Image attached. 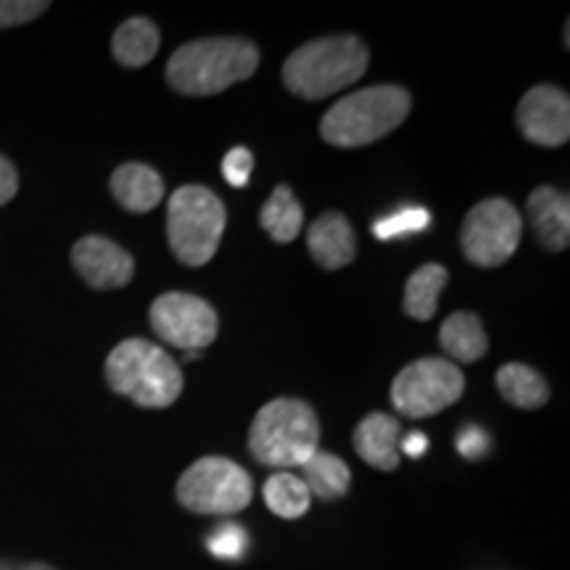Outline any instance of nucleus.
Masks as SVG:
<instances>
[{"mask_svg":"<svg viewBox=\"0 0 570 570\" xmlns=\"http://www.w3.org/2000/svg\"><path fill=\"white\" fill-rule=\"evenodd\" d=\"M259 48L244 38H204L177 48L167 61V82L183 96H217L252 80Z\"/></svg>","mask_w":570,"mask_h":570,"instance_id":"f257e3e1","label":"nucleus"},{"mask_svg":"<svg viewBox=\"0 0 570 570\" xmlns=\"http://www.w3.org/2000/svg\"><path fill=\"white\" fill-rule=\"evenodd\" d=\"M370 51L356 35H333L296 48L283 63V82L304 101H323L367 71Z\"/></svg>","mask_w":570,"mask_h":570,"instance_id":"f03ea898","label":"nucleus"},{"mask_svg":"<svg viewBox=\"0 0 570 570\" xmlns=\"http://www.w3.org/2000/svg\"><path fill=\"white\" fill-rule=\"evenodd\" d=\"M412 96L399 85L356 90L331 106L320 125L327 146L362 148L394 132L410 117Z\"/></svg>","mask_w":570,"mask_h":570,"instance_id":"7ed1b4c3","label":"nucleus"},{"mask_svg":"<svg viewBox=\"0 0 570 570\" xmlns=\"http://www.w3.org/2000/svg\"><path fill=\"white\" fill-rule=\"evenodd\" d=\"M106 381L111 391L138 407L164 410L183 394V370L151 341L130 338L111 348L106 360Z\"/></svg>","mask_w":570,"mask_h":570,"instance_id":"20e7f679","label":"nucleus"},{"mask_svg":"<svg viewBox=\"0 0 570 570\" xmlns=\"http://www.w3.org/2000/svg\"><path fill=\"white\" fill-rule=\"evenodd\" d=\"M320 446V420L302 399H273L256 412L248 449L267 468H304Z\"/></svg>","mask_w":570,"mask_h":570,"instance_id":"39448f33","label":"nucleus"},{"mask_svg":"<svg viewBox=\"0 0 570 570\" xmlns=\"http://www.w3.org/2000/svg\"><path fill=\"white\" fill-rule=\"evenodd\" d=\"M227 225L225 204L204 185H183L167 204L169 248L183 265L202 267L217 254Z\"/></svg>","mask_w":570,"mask_h":570,"instance_id":"423d86ee","label":"nucleus"},{"mask_svg":"<svg viewBox=\"0 0 570 570\" xmlns=\"http://www.w3.org/2000/svg\"><path fill=\"white\" fill-rule=\"evenodd\" d=\"M252 475L225 458L198 460L177 481V499L196 515H235L252 504Z\"/></svg>","mask_w":570,"mask_h":570,"instance_id":"0eeeda50","label":"nucleus"},{"mask_svg":"<svg viewBox=\"0 0 570 570\" xmlns=\"http://www.w3.org/2000/svg\"><path fill=\"white\" fill-rule=\"evenodd\" d=\"M462 391H465V375L454 362L425 356V360L410 362L407 367L399 370L391 383V404L399 415L423 420L460 402Z\"/></svg>","mask_w":570,"mask_h":570,"instance_id":"6e6552de","label":"nucleus"},{"mask_svg":"<svg viewBox=\"0 0 570 570\" xmlns=\"http://www.w3.org/2000/svg\"><path fill=\"white\" fill-rule=\"evenodd\" d=\"M523 219L508 198H487L462 223V254L475 267H499L518 252Z\"/></svg>","mask_w":570,"mask_h":570,"instance_id":"1a4fd4ad","label":"nucleus"},{"mask_svg":"<svg viewBox=\"0 0 570 570\" xmlns=\"http://www.w3.org/2000/svg\"><path fill=\"white\" fill-rule=\"evenodd\" d=\"M151 327L164 344L183 352H202L217 338L219 317L204 298L173 291L151 304Z\"/></svg>","mask_w":570,"mask_h":570,"instance_id":"9d476101","label":"nucleus"},{"mask_svg":"<svg viewBox=\"0 0 570 570\" xmlns=\"http://www.w3.org/2000/svg\"><path fill=\"white\" fill-rule=\"evenodd\" d=\"M515 122L533 146H566L570 138V98L554 85H537L520 98Z\"/></svg>","mask_w":570,"mask_h":570,"instance_id":"9b49d317","label":"nucleus"},{"mask_svg":"<svg viewBox=\"0 0 570 570\" xmlns=\"http://www.w3.org/2000/svg\"><path fill=\"white\" fill-rule=\"evenodd\" d=\"M71 265L90 288H125L135 275L132 256L122 246L101 235H85L71 248Z\"/></svg>","mask_w":570,"mask_h":570,"instance_id":"f8f14e48","label":"nucleus"},{"mask_svg":"<svg viewBox=\"0 0 570 570\" xmlns=\"http://www.w3.org/2000/svg\"><path fill=\"white\" fill-rule=\"evenodd\" d=\"M306 248L323 269H341L354 259L356 240L348 219L338 212L320 214L306 230Z\"/></svg>","mask_w":570,"mask_h":570,"instance_id":"ddd939ff","label":"nucleus"},{"mask_svg":"<svg viewBox=\"0 0 570 570\" xmlns=\"http://www.w3.org/2000/svg\"><path fill=\"white\" fill-rule=\"evenodd\" d=\"M399 441H402V425L386 412H370L354 431L356 454L377 470L399 468V460H402Z\"/></svg>","mask_w":570,"mask_h":570,"instance_id":"4468645a","label":"nucleus"},{"mask_svg":"<svg viewBox=\"0 0 570 570\" xmlns=\"http://www.w3.org/2000/svg\"><path fill=\"white\" fill-rule=\"evenodd\" d=\"M529 217L541 244L550 252H566L570 244V204L566 194L541 185L529 196Z\"/></svg>","mask_w":570,"mask_h":570,"instance_id":"2eb2a0df","label":"nucleus"},{"mask_svg":"<svg viewBox=\"0 0 570 570\" xmlns=\"http://www.w3.org/2000/svg\"><path fill=\"white\" fill-rule=\"evenodd\" d=\"M111 194L127 212L146 214L164 202V180L148 164L130 161L114 169Z\"/></svg>","mask_w":570,"mask_h":570,"instance_id":"dca6fc26","label":"nucleus"},{"mask_svg":"<svg viewBox=\"0 0 570 570\" xmlns=\"http://www.w3.org/2000/svg\"><path fill=\"white\" fill-rule=\"evenodd\" d=\"M439 344L454 362H479L489 352V338L483 323L473 312H454L439 331Z\"/></svg>","mask_w":570,"mask_h":570,"instance_id":"f3484780","label":"nucleus"},{"mask_svg":"<svg viewBox=\"0 0 570 570\" xmlns=\"http://www.w3.org/2000/svg\"><path fill=\"white\" fill-rule=\"evenodd\" d=\"M161 46V35L156 30V24L151 19H127L125 24L117 27L111 38V53L122 67L138 69L146 67L148 61L159 53Z\"/></svg>","mask_w":570,"mask_h":570,"instance_id":"a211bd4d","label":"nucleus"},{"mask_svg":"<svg viewBox=\"0 0 570 570\" xmlns=\"http://www.w3.org/2000/svg\"><path fill=\"white\" fill-rule=\"evenodd\" d=\"M259 225L275 244H291L304 227V209L288 185H277L259 212Z\"/></svg>","mask_w":570,"mask_h":570,"instance_id":"6ab92c4d","label":"nucleus"},{"mask_svg":"<svg viewBox=\"0 0 570 570\" xmlns=\"http://www.w3.org/2000/svg\"><path fill=\"white\" fill-rule=\"evenodd\" d=\"M497 389L512 407L518 410H539L550 399V386L537 370L529 365L510 362L497 373Z\"/></svg>","mask_w":570,"mask_h":570,"instance_id":"aec40b11","label":"nucleus"},{"mask_svg":"<svg viewBox=\"0 0 570 570\" xmlns=\"http://www.w3.org/2000/svg\"><path fill=\"white\" fill-rule=\"evenodd\" d=\"M446 283L449 273L441 265H436V262L415 269V273L410 275L407 285H404V312H407L412 320H420V323L431 320L436 315L439 296Z\"/></svg>","mask_w":570,"mask_h":570,"instance_id":"412c9836","label":"nucleus"},{"mask_svg":"<svg viewBox=\"0 0 570 570\" xmlns=\"http://www.w3.org/2000/svg\"><path fill=\"white\" fill-rule=\"evenodd\" d=\"M309 494L320 499H341L352 487V470L338 454L333 452H317L306 460L304 479Z\"/></svg>","mask_w":570,"mask_h":570,"instance_id":"4be33fe9","label":"nucleus"},{"mask_svg":"<svg viewBox=\"0 0 570 570\" xmlns=\"http://www.w3.org/2000/svg\"><path fill=\"white\" fill-rule=\"evenodd\" d=\"M265 502L277 518L296 520L309 510L312 494L302 481V475L288 473V470H277L265 483Z\"/></svg>","mask_w":570,"mask_h":570,"instance_id":"5701e85b","label":"nucleus"},{"mask_svg":"<svg viewBox=\"0 0 570 570\" xmlns=\"http://www.w3.org/2000/svg\"><path fill=\"white\" fill-rule=\"evenodd\" d=\"M431 225V212L425 206H402L389 217H381L373 225V233L377 240H394L402 238V235H415L428 230Z\"/></svg>","mask_w":570,"mask_h":570,"instance_id":"b1692460","label":"nucleus"},{"mask_svg":"<svg viewBox=\"0 0 570 570\" xmlns=\"http://www.w3.org/2000/svg\"><path fill=\"white\" fill-rule=\"evenodd\" d=\"M206 544H209V552L214 554V558H219V560H240L246 554L248 537H246V531L240 529V525L223 523L217 531L212 533Z\"/></svg>","mask_w":570,"mask_h":570,"instance_id":"393cba45","label":"nucleus"},{"mask_svg":"<svg viewBox=\"0 0 570 570\" xmlns=\"http://www.w3.org/2000/svg\"><path fill=\"white\" fill-rule=\"evenodd\" d=\"M48 9L51 3L46 0H0V30L27 24V21L42 17Z\"/></svg>","mask_w":570,"mask_h":570,"instance_id":"a878e982","label":"nucleus"},{"mask_svg":"<svg viewBox=\"0 0 570 570\" xmlns=\"http://www.w3.org/2000/svg\"><path fill=\"white\" fill-rule=\"evenodd\" d=\"M252 173H254V156L248 148L235 146L225 154L223 175H225V180L233 185V188H246Z\"/></svg>","mask_w":570,"mask_h":570,"instance_id":"bb28decb","label":"nucleus"},{"mask_svg":"<svg viewBox=\"0 0 570 570\" xmlns=\"http://www.w3.org/2000/svg\"><path fill=\"white\" fill-rule=\"evenodd\" d=\"M458 449L465 460H479L489 452V436L481 428H462L458 436Z\"/></svg>","mask_w":570,"mask_h":570,"instance_id":"cd10ccee","label":"nucleus"},{"mask_svg":"<svg viewBox=\"0 0 570 570\" xmlns=\"http://www.w3.org/2000/svg\"><path fill=\"white\" fill-rule=\"evenodd\" d=\"M19 190V175L17 169H13V164L6 159V156H0V206L9 204L13 196H17Z\"/></svg>","mask_w":570,"mask_h":570,"instance_id":"c85d7f7f","label":"nucleus"},{"mask_svg":"<svg viewBox=\"0 0 570 570\" xmlns=\"http://www.w3.org/2000/svg\"><path fill=\"white\" fill-rule=\"evenodd\" d=\"M428 452V436L423 431H412L399 441V454H407L412 460H420Z\"/></svg>","mask_w":570,"mask_h":570,"instance_id":"c756f323","label":"nucleus"},{"mask_svg":"<svg viewBox=\"0 0 570 570\" xmlns=\"http://www.w3.org/2000/svg\"><path fill=\"white\" fill-rule=\"evenodd\" d=\"M0 570H53L46 562H13V560H0Z\"/></svg>","mask_w":570,"mask_h":570,"instance_id":"7c9ffc66","label":"nucleus"}]
</instances>
